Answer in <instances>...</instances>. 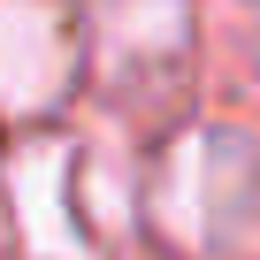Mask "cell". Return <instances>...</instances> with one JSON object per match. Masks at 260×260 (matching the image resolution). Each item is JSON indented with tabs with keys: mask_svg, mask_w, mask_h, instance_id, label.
Here are the masks:
<instances>
[{
	"mask_svg": "<svg viewBox=\"0 0 260 260\" xmlns=\"http://www.w3.org/2000/svg\"><path fill=\"white\" fill-rule=\"evenodd\" d=\"M61 77V39L39 8H0V100H46V84Z\"/></svg>",
	"mask_w": 260,
	"mask_h": 260,
	"instance_id": "obj_1",
	"label": "cell"
}]
</instances>
